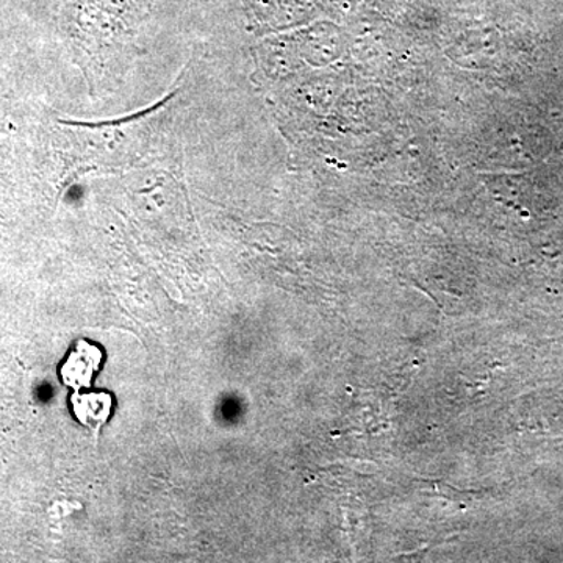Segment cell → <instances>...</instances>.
Listing matches in <instances>:
<instances>
[{"label":"cell","mask_w":563,"mask_h":563,"mask_svg":"<svg viewBox=\"0 0 563 563\" xmlns=\"http://www.w3.org/2000/svg\"><path fill=\"white\" fill-rule=\"evenodd\" d=\"M103 362L101 346L87 340H77L70 347L65 361L58 366V376L63 385L74 391L90 388L95 374L99 372Z\"/></svg>","instance_id":"obj_1"},{"label":"cell","mask_w":563,"mask_h":563,"mask_svg":"<svg viewBox=\"0 0 563 563\" xmlns=\"http://www.w3.org/2000/svg\"><path fill=\"white\" fill-rule=\"evenodd\" d=\"M69 404L76 420L91 432L99 433L113 413L114 396L109 391H74Z\"/></svg>","instance_id":"obj_2"}]
</instances>
